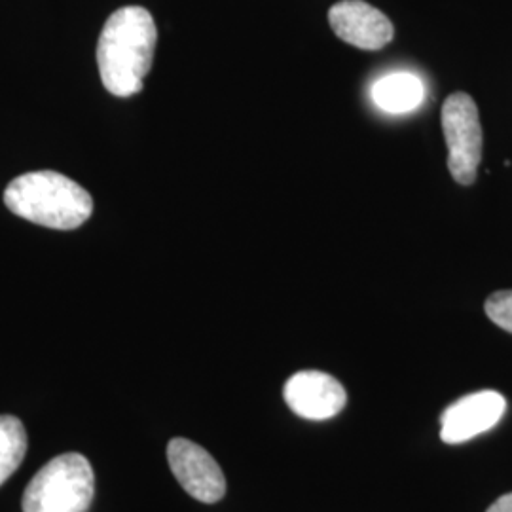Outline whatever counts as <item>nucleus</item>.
I'll use <instances>...</instances> for the list:
<instances>
[{"label": "nucleus", "instance_id": "1", "mask_svg": "<svg viewBox=\"0 0 512 512\" xmlns=\"http://www.w3.org/2000/svg\"><path fill=\"white\" fill-rule=\"evenodd\" d=\"M156 42V23L143 6H124L107 19L97 44V65L112 95L131 97L143 90Z\"/></svg>", "mask_w": 512, "mask_h": 512}, {"label": "nucleus", "instance_id": "2", "mask_svg": "<svg viewBox=\"0 0 512 512\" xmlns=\"http://www.w3.org/2000/svg\"><path fill=\"white\" fill-rule=\"evenodd\" d=\"M6 207L21 219L54 230H74L92 217L88 190L55 171H33L4 190Z\"/></svg>", "mask_w": 512, "mask_h": 512}, {"label": "nucleus", "instance_id": "3", "mask_svg": "<svg viewBox=\"0 0 512 512\" xmlns=\"http://www.w3.org/2000/svg\"><path fill=\"white\" fill-rule=\"evenodd\" d=\"M95 495L92 463L82 454L48 461L23 494V512H88Z\"/></svg>", "mask_w": 512, "mask_h": 512}, {"label": "nucleus", "instance_id": "4", "mask_svg": "<svg viewBox=\"0 0 512 512\" xmlns=\"http://www.w3.org/2000/svg\"><path fill=\"white\" fill-rule=\"evenodd\" d=\"M448 145V169L459 184H473L482 160V126L475 99L467 93H452L440 114Z\"/></svg>", "mask_w": 512, "mask_h": 512}, {"label": "nucleus", "instance_id": "5", "mask_svg": "<svg viewBox=\"0 0 512 512\" xmlns=\"http://www.w3.org/2000/svg\"><path fill=\"white\" fill-rule=\"evenodd\" d=\"M167 461L186 494L202 503H219L226 494V478L215 458L200 444L173 439L167 444Z\"/></svg>", "mask_w": 512, "mask_h": 512}, {"label": "nucleus", "instance_id": "6", "mask_svg": "<svg viewBox=\"0 0 512 512\" xmlns=\"http://www.w3.org/2000/svg\"><path fill=\"white\" fill-rule=\"evenodd\" d=\"M285 403L296 416L325 421L338 416L348 403L344 385L319 370H302L291 376L283 389Z\"/></svg>", "mask_w": 512, "mask_h": 512}, {"label": "nucleus", "instance_id": "7", "mask_svg": "<svg viewBox=\"0 0 512 512\" xmlns=\"http://www.w3.org/2000/svg\"><path fill=\"white\" fill-rule=\"evenodd\" d=\"M507 401L497 391H478L459 399L440 418V439L461 444L494 429L505 416Z\"/></svg>", "mask_w": 512, "mask_h": 512}, {"label": "nucleus", "instance_id": "8", "mask_svg": "<svg viewBox=\"0 0 512 512\" xmlns=\"http://www.w3.org/2000/svg\"><path fill=\"white\" fill-rule=\"evenodd\" d=\"M329 21L336 37L359 50H382L395 35L393 23L378 8L363 0H342L330 8Z\"/></svg>", "mask_w": 512, "mask_h": 512}, {"label": "nucleus", "instance_id": "9", "mask_svg": "<svg viewBox=\"0 0 512 512\" xmlns=\"http://www.w3.org/2000/svg\"><path fill=\"white\" fill-rule=\"evenodd\" d=\"M423 97L425 88L416 74H387L372 86L374 103L389 114L412 112L423 103Z\"/></svg>", "mask_w": 512, "mask_h": 512}, {"label": "nucleus", "instance_id": "10", "mask_svg": "<svg viewBox=\"0 0 512 512\" xmlns=\"http://www.w3.org/2000/svg\"><path fill=\"white\" fill-rule=\"evenodd\" d=\"M27 454V433L14 416H0V486L18 471Z\"/></svg>", "mask_w": 512, "mask_h": 512}, {"label": "nucleus", "instance_id": "11", "mask_svg": "<svg viewBox=\"0 0 512 512\" xmlns=\"http://www.w3.org/2000/svg\"><path fill=\"white\" fill-rule=\"evenodd\" d=\"M484 310L499 329L512 334V291H497L488 296Z\"/></svg>", "mask_w": 512, "mask_h": 512}, {"label": "nucleus", "instance_id": "12", "mask_svg": "<svg viewBox=\"0 0 512 512\" xmlns=\"http://www.w3.org/2000/svg\"><path fill=\"white\" fill-rule=\"evenodd\" d=\"M486 512H512V494L501 495Z\"/></svg>", "mask_w": 512, "mask_h": 512}]
</instances>
